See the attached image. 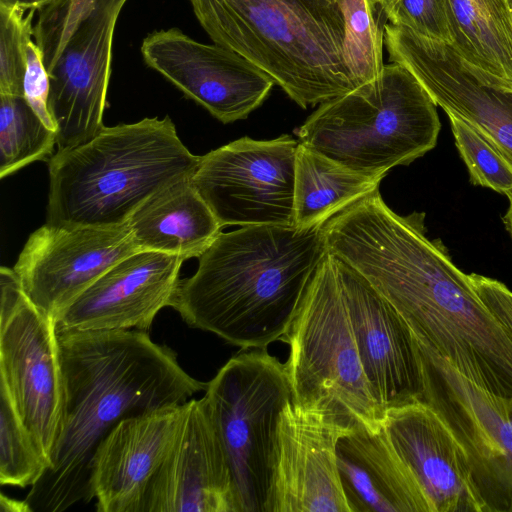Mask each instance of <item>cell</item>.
<instances>
[{"mask_svg": "<svg viewBox=\"0 0 512 512\" xmlns=\"http://www.w3.org/2000/svg\"><path fill=\"white\" fill-rule=\"evenodd\" d=\"M64 382L60 434L49 468L25 501L32 512H62L94 498L92 461L122 419L182 405L208 382L189 375L176 353L147 331L58 330Z\"/></svg>", "mask_w": 512, "mask_h": 512, "instance_id": "6da1fadb", "label": "cell"}, {"mask_svg": "<svg viewBox=\"0 0 512 512\" xmlns=\"http://www.w3.org/2000/svg\"><path fill=\"white\" fill-rule=\"evenodd\" d=\"M322 226L221 232L196 272L180 279L171 307L189 326L242 349L283 341L326 253Z\"/></svg>", "mask_w": 512, "mask_h": 512, "instance_id": "7a4b0ae2", "label": "cell"}, {"mask_svg": "<svg viewBox=\"0 0 512 512\" xmlns=\"http://www.w3.org/2000/svg\"><path fill=\"white\" fill-rule=\"evenodd\" d=\"M364 276L414 337L476 385L512 397V337L482 302L469 275L421 222L385 235L368 257Z\"/></svg>", "mask_w": 512, "mask_h": 512, "instance_id": "3957f363", "label": "cell"}, {"mask_svg": "<svg viewBox=\"0 0 512 512\" xmlns=\"http://www.w3.org/2000/svg\"><path fill=\"white\" fill-rule=\"evenodd\" d=\"M215 44L307 108L358 88L345 54L344 0H189Z\"/></svg>", "mask_w": 512, "mask_h": 512, "instance_id": "277c9868", "label": "cell"}, {"mask_svg": "<svg viewBox=\"0 0 512 512\" xmlns=\"http://www.w3.org/2000/svg\"><path fill=\"white\" fill-rule=\"evenodd\" d=\"M192 154L169 116L103 127L92 139L48 160L46 223L119 226L149 197L191 177Z\"/></svg>", "mask_w": 512, "mask_h": 512, "instance_id": "5b68a950", "label": "cell"}, {"mask_svg": "<svg viewBox=\"0 0 512 512\" xmlns=\"http://www.w3.org/2000/svg\"><path fill=\"white\" fill-rule=\"evenodd\" d=\"M436 103L405 67L324 102L297 130L300 143L371 176H386L433 149L441 128Z\"/></svg>", "mask_w": 512, "mask_h": 512, "instance_id": "8992f818", "label": "cell"}, {"mask_svg": "<svg viewBox=\"0 0 512 512\" xmlns=\"http://www.w3.org/2000/svg\"><path fill=\"white\" fill-rule=\"evenodd\" d=\"M283 342L292 401L342 427L380 426L384 411L364 373L340 273L339 258L322 257Z\"/></svg>", "mask_w": 512, "mask_h": 512, "instance_id": "52a82bcc", "label": "cell"}, {"mask_svg": "<svg viewBox=\"0 0 512 512\" xmlns=\"http://www.w3.org/2000/svg\"><path fill=\"white\" fill-rule=\"evenodd\" d=\"M127 0H51L33 26L50 81L57 149L92 139L103 125L112 39Z\"/></svg>", "mask_w": 512, "mask_h": 512, "instance_id": "ba28073f", "label": "cell"}, {"mask_svg": "<svg viewBox=\"0 0 512 512\" xmlns=\"http://www.w3.org/2000/svg\"><path fill=\"white\" fill-rule=\"evenodd\" d=\"M204 396L227 453L238 512H264L281 412L292 401L285 363L266 349L235 355Z\"/></svg>", "mask_w": 512, "mask_h": 512, "instance_id": "9c48e42d", "label": "cell"}, {"mask_svg": "<svg viewBox=\"0 0 512 512\" xmlns=\"http://www.w3.org/2000/svg\"><path fill=\"white\" fill-rule=\"evenodd\" d=\"M0 386L50 466L64 405L57 323L30 300L14 269L4 266L0 269Z\"/></svg>", "mask_w": 512, "mask_h": 512, "instance_id": "30bf717a", "label": "cell"}, {"mask_svg": "<svg viewBox=\"0 0 512 512\" xmlns=\"http://www.w3.org/2000/svg\"><path fill=\"white\" fill-rule=\"evenodd\" d=\"M424 393L464 449L482 512H512V397L486 391L416 339Z\"/></svg>", "mask_w": 512, "mask_h": 512, "instance_id": "8fae6325", "label": "cell"}, {"mask_svg": "<svg viewBox=\"0 0 512 512\" xmlns=\"http://www.w3.org/2000/svg\"><path fill=\"white\" fill-rule=\"evenodd\" d=\"M299 140L242 137L200 156L191 181L220 224L294 227Z\"/></svg>", "mask_w": 512, "mask_h": 512, "instance_id": "7c38bea8", "label": "cell"}, {"mask_svg": "<svg viewBox=\"0 0 512 512\" xmlns=\"http://www.w3.org/2000/svg\"><path fill=\"white\" fill-rule=\"evenodd\" d=\"M136 251L127 223H45L29 236L13 269L30 300L57 321L103 273Z\"/></svg>", "mask_w": 512, "mask_h": 512, "instance_id": "4fadbf2b", "label": "cell"}, {"mask_svg": "<svg viewBox=\"0 0 512 512\" xmlns=\"http://www.w3.org/2000/svg\"><path fill=\"white\" fill-rule=\"evenodd\" d=\"M384 44L436 105L471 125L512 165V89L482 78L451 44L407 28L385 24Z\"/></svg>", "mask_w": 512, "mask_h": 512, "instance_id": "5bb4252c", "label": "cell"}, {"mask_svg": "<svg viewBox=\"0 0 512 512\" xmlns=\"http://www.w3.org/2000/svg\"><path fill=\"white\" fill-rule=\"evenodd\" d=\"M348 430L293 401L281 412L264 512H351L337 464Z\"/></svg>", "mask_w": 512, "mask_h": 512, "instance_id": "9a60e30c", "label": "cell"}, {"mask_svg": "<svg viewBox=\"0 0 512 512\" xmlns=\"http://www.w3.org/2000/svg\"><path fill=\"white\" fill-rule=\"evenodd\" d=\"M141 52L149 67L224 124L247 118L275 84L237 53L176 28L148 35Z\"/></svg>", "mask_w": 512, "mask_h": 512, "instance_id": "2e32d148", "label": "cell"}, {"mask_svg": "<svg viewBox=\"0 0 512 512\" xmlns=\"http://www.w3.org/2000/svg\"><path fill=\"white\" fill-rule=\"evenodd\" d=\"M142 512H238L229 460L205 396L184 404Z\"/></svg>", "mask_w": 512, "mask_h": 512, "instance_id": "e0dca14e", "label": "cell"}, {"mask_svg": "<svg viewBox=\"0 0 512 512\" xmlns=\"http://www.w3.org/2000/svg\"><path fill=\"white\" fill-rule=\"evenodd\" d=\"M338 258L359 356L375 400L384 412L421 400L423 373L411 329L357 270Z\"/></svg>", "mask_w": 512, "mask_h": 512, "instance_id": "ac0fdd59", "label": "cell"}, {"mask_svg": "<svg viewBox=\"0 0 512 512\" xmlns=\"http://www.w3.org/2000/svg\"><path fill=\"white\" fill-rule=\"evenodd\" d=\"M185 259L139 250L91 284L58 317V330L148 331L161 309L171 306Z\"/></svg>", "mask_w": 512, "mask_h": 512, "instance_id": "d6986e66", "label": "cell"}, {"mask_svg": "<svg viewBox=\"0 0 512 512\" xmlns=\"http://www.w3.org/2000/svg\"><path fill=\"white\" fill-rule=\"evenodd\" d=\"M381 424L432 512H482L466 453L429 404L418 400L387 409Z\"/></svg>", "mask_w": 512, "mask_h": 512, "instance_id": "ffe728a7", "label": "cell"}, {"mask_svg": "<svg viewBox=\"0 0 512 512\" xmlns=\"http://www.w3.org/2000/svg\"><path fill=\"white\" fill-rule=\"evenodd\" d=\"M184 404L126 417L100 442L91 477L98 512L143 511L147 490L169 450Z\"/></svg>", "mask_w": 512, "mask_h": 512, "instance_id": "44dd1931", "label": "cell"}, {"mask_svg": "<svg viewBox=\"0 0 512 512\" xmlns=\"http://www.w3.org/2000/svg\"><path fill=\"white\" fill-rule=\"evenodd\" d=\"M337 464L351 512H432L382 424L343 435L337 444Z\"/></svg>", "mask_w": 512, "mask_h": 512, "instance_id": "7402d4cb", "label": "cell"}, {"mask_svg": "<svg viewBox=\"0 0 512 512\" xmlns=\"http://www.w3.org/2000/svg\"><path fill=\"white\" fill-rule=\"evenodd\" d=\"M139 250L200 257L222 232L191 177L159 190L143 202L127 222Z\"/></svg>", "mask_w": 512, "mask_h": 512, "instance_id": "603a6c76", "label": "cell"}, {"mask_svg": "<svg viewBox=\"0 0 512 512\" xmlns=\"http://www.w3.org/2000/svg\"><path fill=\"white\" fill-rule=\"evenodd\" d=\"M456 52L482 78L512 89V13L507 0H447Z\"/></svg>", "mask_w": 512, "mask_h": 512, "instance_id": "cb8c5ba5", "label": "cell"}, {"mask_svg": "<svg viewBox=\"0 0 512 512\" xmlns=\"http://www.w3.org/2000/svg\"><path fill=\"white\" fill-rule=\"evenodd\" d=\"M383 178L351 170L299 142L295 158L294 227L324 225L343 208L379 189Z\"/></svg>", "mask_w": 512, "mask_h": 512, "instance_id": "d4e9b609", "label": "cell"}, {"mask_svg": "<svg viewBox=\"0 0 512 512\" xmlns=\"http://www.w3.org/2000/svg\"><path fill=\"white\" fill-rule=\"evenodd\" d=\"M57 133L48 128L22 95L0 94V177L39 160H49Z\"/></svg>", "mask_w": 512, "mask_h": 512, "instance_id": "484cf974", "label": "cell"}, {"mask_svg": "<svg viewBox=\"0 0 512 512\" xmlns=\"http://www.w3.org/2000/svg\"><path fill=\"white\" fill-rule=\"evenodd\" d=\"M345 54L358 87L377 79L384 68L382 11L374 0H344ZM383 14V13H381Z\"/></svg>", "mask_w": 512, "mask_h": 512, "instance_id": "4316f807", "label": "cell"}, {"mask_svg": "<svg viewBox=\"0 0 512 512\" xmlns=\"http://www.w3.org/2000/svg\"><path fill=\"white\" fill-rule=\"evenodd\" d=\"M49 467L22 424L4 388L0 386V483L34 486Z\"/></svg>", "mask_w": 512, "mask_h": 512, "instance_id": "83f0119b", "label": "cell"}, {"mask_svg": "<svg viewBox=\"0 0 512 512\" xmlns=\"http://www.w3.org/2000/svg\"><path fill=\"white\" fill-rule=\"evenodd\" d=\"M448 116L472 183L512 198V165L471 125L453 115Z\"/></svg>", "mask_w": 512, "mask_h": 512, "instance_id": "f1b7e54d", "label": "cell"}, {"mask_svg": "<svg viewBox=\"0 0 512 512\" xmlns=\"http://www.w3.org/2000/svg\"><path fill=\"white\" fill-rule=\"evenodd\" d=\"M0 5V94L22 95L26 46L33 35L36 10Z\"/></svg>", "mask_w": 512, "mask_h": 512, "instance_id": "f546056e", "label": "cell"}, {"mask_svg": "<svg viewBox=\"0 0 512 512\" xmlns=\"http://www.w3.org/2000/svg\"><path fill=\"white\" fill-rule=\"evenodd\" d=\"M391 24L446 43L452 42L447 0H374Z\"/></svg>", "mask_w": 512, "mask_h": 512, "instance_id": "4dcf8cb0", "label": "cell"}, {"mask_svg": "<svg viewBox=\"0 0 512 512\" xmlns=\"http://www.w3.org/2000/svg\"><path fill=\"white\" fill-rule=\"evenodd\" d=\"M50 81L44 67L41 52L30 38L26 46V72L23 82V96L45 125L57 132L49 110Z\"/></svg>", "mask_w": 512, "mask_h": 512, "instance_id": "1f68e13d", "label": "cell"}, {"mask_svg": "<svg viewBox=\"0 0 512 512\" xmlns=\"http://www.w3.org/2000/svg\"><path fill=\"white\" fill-rule=\"evenodd\" d=\"M476 293L512 337V292L498 280L469 274Z\"/></svg>", "mask_w": 512, "mask_h": 512, "instance_id": "d6a6232c", "label": "cell"}, {"mask_svg": "<svg viewBox=\"0 0 512 512\" xmlns=\"http://www.w3.org/2000/svg\"><path fill=\"white\" fill-rule=\"evenodd\" d=\"M0 510L2 512H32L27 502L18 501L6 497L4 494L0 495Z\"/></svg>", "mask_w": 512, "mask_h": 512, "instance_id": "836d02e7", "label": "cell"}, {"mask_svg": "<svg viewBox=\"0 0 512 512\" xmlns=\"http://www.w3.org/2000/svg\"><path fill=\"white\" fill-rule=\"evenodd\" d=\"M51 0H0V5L19 7L24 10H38Z\"/></svg>", "mask_w": 512, "mask_h": 512, "instance_id": "e575fe53", "label": "cell"}, {"mask_svg": "<svg viewBox=\"0 0 512 512\" xmlns=\"http://www.w3.org/2000/svg\"><path fill=\"white\" fill-rule=\"evenodd\" d=\"M509 200H510V206L508 208L506 215L504 216V221H505L507 229L509 230V232L511 233V236H512V198H510Z\"/></svg>", "mask_w": 512, "mask_h": 512, "instance_id": "d590c367", "label": "cell"}, {"mask_svg": "<svg viewBox=\"0 0 512 512\" xmlns=\"http://www.w3.org/2000/svg\"><path fill=\"white\" fill-rule=\"evenodd\" d=\"M508 4H509V7H510V10H511V13H512V0H507Z\"/></svg>", "mask_w": 512, "mask_h": 512, "instance_id": "8d00e7d4", "label": "cell"}]
</instances>
